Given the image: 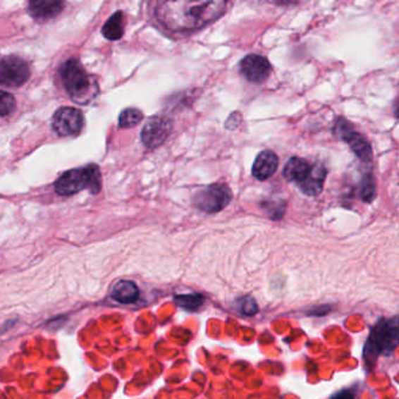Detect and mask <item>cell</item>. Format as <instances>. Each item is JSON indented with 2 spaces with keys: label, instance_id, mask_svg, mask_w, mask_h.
I'll return each mask as SVG.
<instances>
[{
  "label": "cell",
  "instance_id": "obj_1",
  "mask_svg": "<svg viewBox=\"0 0 399 399\" xmlns=\"http://www.w3.org/2000/svg\"><path fill=\"white\" fill-rule=\"evenodd\" d=\"M228 5L221 0L162 1L157 5L156 17L170 31H196L217 20L226 12Z\"/></svg>",
  "mask_w": 399,
  "mask_h": 399
},
{
  "label": "cell",
  "instance_id": "obj_2",
  "mask_svg": "<svg viewBox=\"0 0 399 399\" xmlns=\"http://www.w3.org/2000/svg\"><path fill=\"white\" fill-rule=\"evenodd\" d=\"M399 344V315L382 319L372 327L365 343V364L369 369L375 364L377 358L391 354Z\"/></svg>",
  "mask_w": 399,
  "mask_h": 399
},
{
  "label": "cell",
  "instance_id": "obj_3",
  "mask_svg": "<svg viewBox=\"0 0 399 399\" xmlns=\"http://www.w3.org/2000/svg\"><path fill=\"white\" fill-rule=\"evenodd\" d=\"M60 75L67 93L76 104H88L97 97V81L76 59H69L61 66Z\"/></svg>",
  "mask_w": 399,
  "mask_h": 399
},
{
  "label": "cell",
  "instance_id": "obj_4",
  "mask_svg": "<svg viewBox=\"0 0 399 399\" xmlns=\"http://www.w3.org/2000/svg\"><path fill=\"white\" fill-rule=\"evenodd\" d=\"M101 188L102 176L97 166L69 170L54 183V189L60 196H72L82 190H88L90 193L97 195Z\"/></svg>",
  "mask_w": 399,
  "mask_h": 399
},
{
  "label": "cell",
  "instance_id": "obj_5",
  "mask_svg": "<svg viewBox=\"0 0 399 399\" xmlns=\"http://www.w3.org/2000/svg\"><path fill=\"white\" fill-rule=\"evenodd\" d=\"M334 133L340 140L345 142L350 147L351 152H354L358 159L367 163L372 161V145H369V142L363 135L355 130L345 118L338 117L335 122Z\"/></svg>",
  "mask_w": 399,
  "mask_h": 399
},
{
  "label": "cell",
  "instance_id": "obj_6",
  "mask_svg": "<svg viewBox=\"0 0 399 399\" xmlns=\"http://www.w3.org/2000/svg\"><path fill=\"white\" fill-rule=\"evenodd\" d=\"M231 200H232V191L230 188L224 184H214L197 193L193 204L197 209L204 212L216 214L224 210Z\"/></svg>",
  "mask_w": 399,
  "mask_h": 399
},
{
  "label": "cell",
  "instance_id": "obj_7",
  "mask_svg": "<svg viewBox=\"0 0 399 399\" xmlns=\"http://www.w3.org/2000/svg\"><path fill=\"white\" fill-rule=\"evenodd\" d=\"M30 67L19 56H4L0 62V81L4 86L20 87L30 79Z\"/></svg>",
  "mask_w": 399,
  "mask_h": 399
},
{
  "label": "cell",
  "instance_id": "obj_8",
  "mask_svg": "<svg viewBox=\"0 0 399 399\" xmlns=\"http://www.w3.org/2000/svg\"><path fill=\"white\" fill-rule=\"evenodd\" d=\"M85 118L79 109L62 107L53 115L52 127L59 136H73L82 130Z\"/></svg>",
  "mask_w": 399,
  "mask_h": 399
},
{
  "label": "cell",
  "instance_id": "obj_9",
  "mask_svg": "<svg viewBox=\"0 0 399 399\" xmlns=\"http://www.w3.org/2000/svg\"><path fill=\"white\" fill-rule=\"evenodd\" d=\"M171 131V122L163 115H156L149 118L142 130V141L145 147L154 149L166 141Z\"/></svg>",
  "mask_w": 399,
  "mask_h": 399
},
{
  "label": "cell",
  "instance_id": "obj_10",
  "mask_svg": "<svg viewBox=\"0 0 399 399\" xmlns=\"http://www.w3.org/2000/svg\"><path fill=\"white\" fill-rule=\"evenodd\" d=\"M240 72L248 81L262 83L269 79L272 66L265 56L250 54L241 60Z\"/></svg>",
  "mask_w": 399,
  "mask_h": 399
},
{
  "label": "cell",
  "instance_id": "obj_11",
  "mask_svg": "<svg viewBox=\"0 0 399 399\" xmlns=\"http://www.w3.org/2000/svg\"><path fill=\"white\" fill-rule=\"evenodd\" d=\"M317 168V164H310L306 159L292 157L285 166L283 177L287 182L295 183L300 189L308 180L313 178Z\"/></svg>",
  "mask_w": 399,
  "mask_h": 399
},
{
  "label": "cell",
  "instance_id": "obj_12",
  "mask_svg": "<svg viewBox=\"0 0 399 399\" xmlns=\"http://www.w3.org/2000/svg\"><path fill=\"white\" fill-rule=\"evenodd\" d=\"M278 166H279V157L276 156V152H273L272 150H264L255 159L254 164L252 168V175L258 180H266L276 173Z\"/></svg>",
  "mask_w": 399,
  "mask_h": 399
},
{
  "label": "cell",
  "instance_id": "obj_13",
  "mask_svg": "<svg viewBox=\"0 0 399 399\" xmlns=\"http://www.w3.org/2000/svg\"><path fill=\"white\" fill-rule=\"evenodd\" d=\"M65 7L63 1L58 0H47V1H31L28 4V12L35 20L46 21L56 18L58 14L61 13Z\"/></svg>",
  "mask_w": 399,
  "mask_h": 399
},
{
  "label": "cell",
  "instance_id": "obj_14",
  "mask_svg": "<svg viewBox=\"0 0 399 399\" xmlns=\"http://www.w3.org/2000/svg\"><path fill=\"white\" fill-rule=\"evenodd\" d=\"M140 290L136 283L130 280H121L113 287L111 297L122 305H130L137 301Z\"/></svg>",
  "mask_w": 399,
  "mask_h": 399
},
{
  "label": "cell",
  "instance_id": "obj_15",
  "mask_svg": "<svg viewBox=\"0 0 399 399\" xmlns=\"http://www.w3.org/2000/svg\"><path fill=\"white\" fill-rule=\"evenodd\" d=\"M102 35L108 40H120L124 35V19L122 12L113 14L102 28Z\"/></svg>",
  "mask_w": 399,
  "mask_h": 399
},
{
  "label": "cell",
  "instance_id": "obj_16",
  "mask_svg": "<svg viewBox=\"0 0 399 399\" xmlns=\"http://www.w3.org/2000/svg\"><path fill=\"white\" fill-rule=\"evenodd\" d=\"M326 176H327L326 168L324 166H321V164H317V169L315 171V175L313 176V178L308 180L305 185L301 186L300 190L305 195L309 197H315L317 195H320L321 191L324 189Z\"/></svg>",
  "mask_w": 399,
  "mask_h": 399
},
{
  "label": "cell",
  "instance_id": "obj_17",
  "mask_svg": "<svg viewBox=\"0 0 399 399\" xmlns=\"http://www.w3.org/2000/svg\"><path fill=\"white\" fill-rule=\"evenodd\" d=\"M376 195H377V192H376L375 179H374V176L372 173H368L362 178L358 196L364 203H372L375 200Z\"/></svg>",
  "mask_w": 399,
  "mask_h": 399
},
{
  "label": "cell",
  "instance_id": "obj_18",
  "mask_svg": "<svg viewBox=\"0 0 399 399\" xmlns=\"http://www.w3.org/2000/svg\"><path fill=\"white\" fill-rule=\"evenodd\" d=\"M143 120V114L136 108H128L121 113L118 118V125L123 129L134 128Z\"/></svg>",
  "mask_w": 399,
  "mask_h": 399
},
{
  "label": "cell",
  "instance_id": "obj_19",
  "mask_svg": "<svg viewBox=\"0 0 399 399\" xmlns=\"http://www.w3.org/2000/svg\"><path fill=\"white\" fill-rule=\"evenodd\" d=\"M175 301L184 309L196 310L203 305L204 299L200 294H180L176 295Z\"/></svg>",
  "mask_w": 399,
  "mask_h": 399
},
{
  "label": "cell",
  "instance_id": "obj_20",
  "mask_svg": "<svg viewBox=\"0 0 399 399\" xmlns=\"http://www.w3.org/2000/svg\"><path fill=\"white\" fill-rule=\"evenodd\" d=\"M272 219H280L283 217L286 211V204L283 200H269L262 204V207Z\"/></svg>",
  "mask_w": 399,
  "mask_h": 399
},
{
  "label": "cell",
  "instance_id": "obj_21",
  "mask_svg": "<svg viewBox=\"0 0 399 399\" xmlns=\"http://www.w3.org/2000/svg\"><path fill=\"white\" fill-rule=\"evenodd\" d=\"M16 109V100L11 94L6 92H1V97H0V114L1 116H6L13 113Z\"/></svg>",
  "mask_w": 399,
  "mask_h": 399
},
{
  "label": "cell",
  "instance_id": "obj_22",
  "mask_svg": "<svg viewBox=\"0 0 399 399\" xmlns=\"http://www.w3.org/2000/svg\"><path fill=\"white\" fill-rule=\"evenodd\" d=\"M239 310L241 314H244L246 317H253L258 312V305L254 300L247 296L239 301Z\"/></svg>",
  "mask_w": 399,
  "mask_h": 399
},
{
  "label": "cell",
  "instance_id": "obj_23",
  "mask_svg": "<svg viewBox=\"0 0 399 399\" xmlns=\"http://www.w3.org/2000/svg\"><path fill=\"white\" fill-rule=\"evenodd\" d=\"M331 399H355V396L350 390H343V391L336 393Z\"/></svg>",
  "mask_w": 399,
  "mask_h": 399
},
{
  "label": "cell",
  "instance_id": "obj_24",
  "mask_svg": "<svg viewBox=\"0 0 399 399\" xmlns=\"http://www.w3.org/2000/svg\"><path fill=\"white\" fill-rule=\"evenodd\" d=\"M393 111L395 117L399 120V94L397 95L396 100L393 101Z\"/></svg>",
  "mask_w": 399,
  "mask_h": 399
}]
</instances>
